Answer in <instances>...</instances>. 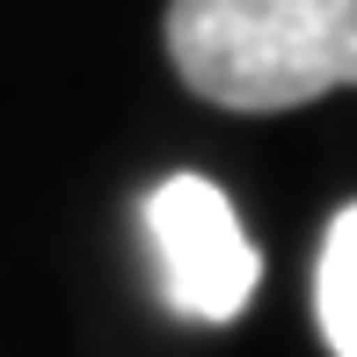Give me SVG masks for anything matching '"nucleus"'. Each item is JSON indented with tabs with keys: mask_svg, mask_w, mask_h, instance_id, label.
<instances>
[{
	"mask_svg": "<svg viewBox=\"0 0 357 357\" xmlns=\"http://www.w3.org/2000/svg\"><path fill=\"white\" fill-rule=\"evenodd\" d=\"M146 241L160 263V291L190 321H234L263 284V255L241 234L234 204L204 175H168L146 197Z\"/></svg>",
	"mask_w": 357,
	"mask_h": 357,
	"instance_id": "2",
	"label": "nucleus"
},
{
	"mask_svg": "<svg viewBox=\"0 0 357 357\" xmlns=\"http://www.w3.org/2000/svg\"><path fill=\"white\" fill-rule=\"evenodd\" d=\"M314 314H321L328 350L357 357V204L328 219V241H321V263H314Z\"/></svg>",
	"mask_w": 357,
	"mask_h": 357,
	"instance_id": "3",
	"label": "nucleus"
},
{
	"mask_svg": "<svg viewBox=\"0 0 357 357\" xmlns=\"http://www.w3.org/2000/svg\"><path fill=\"white\" fill-rule=\"evenodd\" d=\"M168 59L219 109H299L357 88V0H175Z\"/></svg>",
	"mask_w": 357,
	"mask_h": 357,
	"instance_id": "1",
	"label": "nucleus"
}]
</instances>
